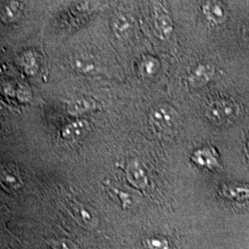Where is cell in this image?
Listing matches in <instances>:
<instances>
[{"label": "cell", "mask_w": 249, "mask_h": 249, "mask_svg": "<svg viewBox=\"0 0 249 249\" xmlns=\"http://www.w3.org/2000/svg\"><path fill=\"white\" fill-rule=\"evenodd\" d=\"M149 122L154 133L160 138H166L173 135L177 129L178 112L169 105H159L151 110Z\"/></svg>", "instance_id": "1"}, {"label": "cell", "mask_w": 249, "mask_h": 249, "mask_svg": "<svg viewBox=\"0 0 249 249\" xmlns=\"http://www.w3.org/2000/svg\"><path fill=\"white\" fill-rule=\"evenodd\" d=\"M240 115V107L236 102L230 98H219L209 104L206 116L215 124H231Z\"/></svg>", "instance_id": "2"}, {"label": "cell", "mask_w": 249, "mask_h": 249, "mask_svg": "<svg viewBox=\"0 0 249 249\" xmlns=\"http://www.w3.org/2000/svg\"><path fill=\"white\" fill-rule=\"evenodd\" d=\"M153 25L156 36L160 40H168L174 32V23L168 10L160 3L153 5Z\"/></svg>", "instance_id": "3"}, {"label": "cell", "mask_w": 249, "mask_h": 249, "mask_svg": "<svg viewBox=\"0 0 249 249\" xmlns=\"http://www.w3.org/2000/svg\"><path fill=\"white\" fill-rule=\"evenodd\" d=\"M219 195L231 201L249 202V185L243 183H225L220 187Z\"/></svg>", "instance_id": "4"}, {"label": "cell", "mask_w": 249, "mask_h": 249, "mask_svg": "<svg viewBox=\"0 0 249 249\" xmlns=\"http://www.w3.org/2000/svg\"><path fill=\"white\" fill-rule=\"evenodd\" d=\"M215 69L211 64H199L188 76V82L194 88H200L213 79Z\"/></svg>", "instance_id": "5"}, {"label": "cell", "mask_w": 249, "mask_h": 249, "mask_svg": "<svg viewBox=\"0 0 249 249\" xmlns=\"http://www.w3.org/2000/svg\"><path fill=\"white\" fill-rule=\"evenodd\" d=\"M192 159L196 164L207 169H219L221 166L218 154L212 147H205L195 151Z\"/></svg>", "instance_id": "6"}, {"label": "cell", "mask_w": 249, "mask_h": 249, "mask_svg": "<svg viewBox=\"0 0 249 249\" xmlns=\"http://www.w3.org/2000/svg\"><path fill=\"white\" fill-rule=\"evenodd\" d=\"M205 18L213 24L220 25L225 21L227 14L223 5L217 0H208L202 6Z\"/></svg>", "instance_id": "7"}, {"label": "cell", "mask_w": 249, "mask_h": 249, "mask_svg": "<svg viewBox=\"0 0 249 249\" xmlns=\"http://www.w3.org/2000/svg\"><path fill=\"white\" fill-rule=\"evenodd\" d=\"M125 175L128 182L133 185L134 187L144 189L148 186V178L145 171L137 160L128 162L127 167L125 168Z\"/></svg>", "instance_id": "8"}, {"label": "cell", "mask_w": 249, "mask_h": 249, "mask_svg": "<svg viewBox=\"0 0 249 249\" xmlns=\"http://www.w3.org/2000/svg\"><path fill=\"white\" fill-rule=\"evenodd\" d=\"M89 124L85 120H75L62 128L61 136L65 140H77L88 132Z\"/></svg>", "instance_id": "9"}, {"label": "cell", "mask_w": 249, "mask_h": 249, "mask_svg": "<svg viewBox=\"0 0 249 249\" xmlns=\"http://www.w3.org/2000/svg\"><path fill=\"white\" fill-rule=\"evenodd\" d=\"M66 207L79 223H83L85 226L92 224V216L85 206L75 200H68Z\"/></svg>", "instance_id": "10"}, {"label": "cell", "mask_w": 249, "mask_h": 249, "mask_svg": "<svg viewBox=\"0 0 249 249\" xmlns=\"http://www.w3.org/2000/svg\"><path fill=\"white\" fill-rule=\"evenodd\" d=\"M67 108L68 112L72 116H80L95 109L96 105L93 101H90L89 99H76L70 102Z\"/></svg>", "instance_id": "11"}, {"label": "cell", "mask_w": 249, "mask_h": 249, "mask_svg": "<svg viewBox=\"0 0 249 249\" xmlns=\"http://www.w3.org/2000/svg\"><path fill=\"white\" fill-rule=\"evenodd\" d=\"M132 29V22L130 18L124 15L117 16L113 22V31L117 38L124 39L129 36Z\"/></svg>", "instance_id": "12"}, {"label": "cell", "mask_w": 249, "mask_h": 249, "mask_svg": "<svg viewBox=\"0 0 249 249\" xmlns=\"http://www.w3.org/2000/svg\"><path fill=\"white\" fill-rule=\"evenodd\" d=\"M73 67L76 69L77 71L89 74L96 70V65L94 61L87 55L78 56L73 61Z\"/></svg>", "instance_id": "13"}, {"label": "cell", "mask_w": 249, "mask_h": 249, "mask_svg": "<svg viewBox=\"0 0 249 249\" xmlns=\"http://www.w3.org/2000/svg\"><path fill=\"white\" fill-rule=\"evenodd\" d=\"M159 70V62L154 57H146L141 65V71L144 76L151 77Z\"/></svg>", "instance_id": "14"}, {"label": "cell", "mask_w": 249, "mask_h": 249, "mask_svg": "<svg viewBox=\"0 0 249 249\" xmlns=\"http://www.w3.org/2000/svg\"><path fill=\"white\" fill-rule=\"evenodd\" d=\"M2 180L5 182V184H8L10 187H18L16 185H18V179L11 176V175H8L5 173V175H2Z\"/></svg>", "instance_id": "15"}, {"label": "cell", "mask_w": 249, "mask_h": 249, "mask_svg": "<svg viewBox=\"0 0 249 249\" xmlns=\"http://www.w3.org/2000/svg\"><path fill=\"white\" fill-rule=\"evenodd\" d=\"M165 243L162 241L157 240V239H152L149 241L148 247L151 249H156V248H159V249H163Z\"/></svg>", "instance_id": "16"}, {"label": "cell", "mask_w": 249, "mask_h": 249, "mask_svg": "<svg viewBox=\"0 0 249 249\" xmlns=\"http://www.w3.org/2000/svg\"><path fill=\"white\" fill-rule=\"evenodd\" d=\"M245 151H246V154L247 156L249 158V139L248 140V142L246 143V147H245Z\"/></svg>", "instance_id": "17"}]
</instances>
